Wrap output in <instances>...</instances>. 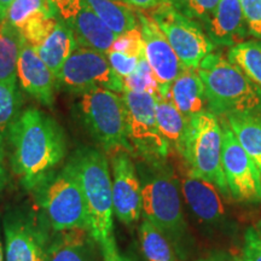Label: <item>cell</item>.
Returning <instances> with one entry per match:
<instances>
[{"label":"cell","instance_id":"30","mask_svg":"<svg viewBox=\"0 0 261 261\" xmlns=\"http://www.w3.org/2000/svg\"><path fill=\"white\" fill-rule=\"evenodd\" d=\"M123 87L126 91H130V92L150 93L152 96H159L158 81L146 61L145 55L140 57L136 70L129 76L123 79Z\"/></svg>","mask_w":261,"mask_h":261},{"label":"cell","instance_id":"14","mask_svg":"<svg viewBox=\"0 0 261 261\" xmlns=\"http://www.w3.org/2000/svg\"><path fill=\"white\" fill-rule=\"evenodd\" d=\"M137 14L144 41V55L158 81L159 96H169L171 85L177 79L184 65L154 19L142 12Z\"/></svg>","mask_w":261,"mask_h":261},{"label":"cell","instance_id":"40","mask_svg":"<svg viewBox=\"0 0 261 261\" xmlns=\"http://www.w3.org/2000/svg\"><path fill=\"white\" fill-rule=\"evenodd\" d=\"M197 261H236L233 256L228 255L226 253H214L211 255L202 257V259Z\"/></svg>","mask_w":261,"mask_h":261},{"label":"cell","instance_id":"17","mask_svg":"<svg viewBox=\"0 0 261 261\" xmlns=\"http://www.w3.org/2000/svg\"><path fill=\"white\" fill-rule=\"evenodd\" d=\"M17 76L19 85L25 92L44 106H54L56 77L39 57L34 47L27 42L22 46L18 57Z\"/></svg>","mask_w":261,"mask_h":261},{"label":"cell","instance_id":"3","mask_svg":"<svg viewBox=\"0 0 261 261\" xmlns=\"http://www.w3.org/2000/svg\"><path fill=\"white\" fill-rule=\"evenodd\" d=\"M79 179L90 219V234L99 246L114 236L112 173L106 155L93 148H81L69 159Z\"/></svg>","mask_w":261,"mask_h":261},{"label":"cell","instance_id":"27","mask_svg":"<svg viewBox=\"0 0 261 261\" xmlns=\"http://www.w3.org/2000/svg\"><path fill=\"white\" fill-rule=\"evenodd\" d=\"M227 58L261 90V40H248L230 47Z\"/></svg>","mask_w":261,"mask_h":261},{"label":"cell","instance_id":"9","mask_svg":"<svg viewBox=\"0 0 261 261\" xmlns=\"http://www.w3.org/2000/svg\"><path fill=\"white\" fill-rule=\"evenodd\" d=\"M126 104L128 139L135 155L146 163H165L169 152L156 121V96L123 91Z\"/></svg>","mask_w":261,"mask_h":261},{"label":"cell","instance_id":"33","mask_svg":"<svg viewBox=\"0 0 261 261\" xmlns=\"http://www.w3.org/2000/svg\"><path fill=\"white\" fill-rule=\"evenodd\" d=\"M250 35L261 40V0H240Z\"/></svg>","mask_w":261,"mask_h":261},{"label":"cell","instance_id":"1","mask_svg":"<svg viewBox=\"0 0 261 261\" xmlns=\"http://www.w3.org/2000/svg\"><path fill=\"white\" fill-rule=\"evenodd\" d=\"M6 142L11 149L12 172L27 190H33L55 172L67 154L63 128L37 108H28L19 114Z\"/></svg>","mask_w":261,"mask_h":261},{"label":"cell","instance_id":"7","mask_svg":"<svg viewBox=\"0 0 261 261\" xmlns=\"http://www.w3.org/2000/svg\"><path fill=\"white\" fill-rule=\"evenodd\" d=\"M79 109L85 127L106 151L125 150L135 156L123 96L106 89L91 90L81 94Z\"/></svg>","mask_w":261,"mask_h":261},{"label":"cell","instance_id":"15","mask_svg":"<svg viewBox=\"0 0 261 261\" xmlns=\"http://www.w3.org/2000/svg\"><path fill=\"white\" fill-rule=\"evenodd\" d=\"M5 261H47L48 236L37 223L11 217L4 223Z\"/></svg>","mask_w":261,"mask_h":261},{"label":"cell","instance_id":"25","mask_svg":"<svg viewBox=\"0 0 261 261\" xmlns=\"http://www.w3.org/2000/svg\"><path fill=\"white\" fill-rule=\"evenodd\" d=\"M24 39L6 18L0 19V81L17 83V63Z\"/></svg>","mask_w":261,"mask_h":261},{"label":"cell","instance_id":"31","mask_svg":"<svg viewBox=\"0 0 261 261\" xmlns=\"http://www.w3.org/2000/svg\"><path fill=\"white\" fill-rule=\"evenodd\" d=\"M58 19H60L58 17H48L44 14L37 15L29 19L23 28L19 29V33L27 44L37 48L54 32L58 23Z\"/></svg>","mask_w":261,"mask_h":261},{"label":"cell","instance_id":"21","mask_svg":"<svg viewBox=\"0 0 261 261\" xmlns=\"http://www.w3.org/2000/svg\"><path fill=\"white\" fill-rule=\"evenodd\" d=\"M224 119L255 163L261 178V108L254 112L227 115Z\"/></svg>","mask_w":261,"mask_h":261},{"label":"cell","instance_id":"38","mask_svg":"<svg viewBox=\"0 0 261 261\" xmlns=\"http://www.w3.org/2000/svg\"><path fill=\"white\" fill-rule=\"evenodd\" d=\"M8 181V171L5 163V140L0 137V192L5 188Z\"/></svg>","mask_w":261,"mask_h":261},{"label":"cell","instance_id":"32","mask_svg":"<svg viewBox=\"0 0 261 261\" xmlns=\"http://www.w3.org/2000/svg\"><path fill=\"white\" fill-rule=\"evenodd\" d=\"M109 51L121 52L129 56H144V41H143L139 25L121 35H117Z\"/></svg>","mask_w":261,"mask_h":261},{"label":"cell","instance_id":"24","mask_svg":"<svg viewBox=\"0 0 261 261\" xmlns=\"http://www.w3.org/2000/svg\"><path fill=\"white\" fill-rule=\"evenodd\" d=\"M92 11L110 31L121 35L138 27V14L125 0H86Z\"/></svg>","mask_w":261,"mask_h":261},{"label":"cell","instance_id":"42","mask_svg":"<svg viewBox=\"0 0 261 261\" xmlns=\"http://www.w3.org/2000/svg\"><path fill=\"white\" fill-rule=\"evenodd\" d=\"M0 261H5V249L3 247L2 240H0Z\"/></svg>","mask_w":261,"mask_h":261},{"label":"cell","instance_id":"35","mask_svg":"<svg viewBox=\"0 0 261 261\" xmlns=\"http://www.w3.org/2000/svg\"><path fill=\"white\" fill-rule=\"evenodd\" d=\"M181 11L189 17H197L205 19L210 16L213 10L217 8L219 0H181Z\"/></svg>","mask_w":261,"mask_h":261},{"label":"cell","instance_id":"23","mask_svg":"<svg viewBox=\"0 0 261 261\" xmlns=\"http://www.w3.org/2000/svg\"><path fill=\"white\" fill-rule=\"evenodd\" d=\"M155 112L156 121L163 138L167 140L169 148L172 146L180 155L184 145L188 119L179 112L171 96H156Z\"/></svg>","mask_w":261,"mask_h":261},{"label":"cell","instance_id":"41","mask_svg":"<svg viewBox=\"0 0 261 261\" xmlns=\"http://www.w3.org/2000/svg\"><path fill=\"white\" fill-rule=\"evenodd\" d=\"M14 2L15 0H0V19L6 18V14Z\"/></svg>","mask_w":261,"mask_h":261},{"label":"cell","instance_id":"26","mask_svg":"<svg viewBox=\"0 0 261 261\" xmlns=\"http://www.w3.org/2000/svg\"><path fill=\"white\" fill-rule=\"evenodd\" d=\"M139 240L143 254L148 261H177L171 241L154 224L145 219L139 227Z\"/></svg>","mask_w":261,"mask_h":261},{"label":"cell","instance_id":"10","mask_svg":"<svg viewBox=\"0 0 261 261\" xmlns=\"http://www.w3.org/2000/svg\"><path fill=\"white\" fill-rule=\"evenodd\" d=\"M58 87L83 94L94 89L123 93V79L110 65L106 54L77 45L56 77Z\"/></svg>","mask_w":261,"mask_h":261},{"label":"cell","instance_id":"19","mask_svg":"<svg viewBox=\"0 0 261 261\" xmlns=\"http://www.w3.org/2000/svg\"><path fill=\"white\" fill-rule=\"evenodd\" d=\"M173 103L187 119L207 110L204 87L196 69L184 67L169 90Z\"/></svg>","mask_w":261,"mask_h":261},{"label":"cell","instance_id":"6","mask_svg":"<svg viewBox=\"0 0 261 261\" xmlns=\"http://www.w3.org/2000/svg\"><path fill=\"white\" fill-rule=\"evenodd\" d=\"M223 130L217 115L210 110L188 119L184 145L180 156L189 173L213 184L224 196H230L221 163Z\"/></svg>","mask_w":261,"mask_h":261},{"label":"cell","instance_id":"36","mask_svg":"<svg viewBox=\"0 0 261 261\" xmlns=\"http://www.w3.org/2000/svg\"><path fill=\"white\" fill-rule=\"evenodd\" d=\"M242 261H261V233L253 227L248 228L244 233Z\"/></svg>","mask_w":261,"mask_h":261},{"label":"cell","instance_id":"34","mask_svg":"<svg viewBox=\"0 0 261 261\" xmlns=\"http://www.w3.org/2000/svg\"><path fill=\"white\" fill-rule=\"evenodd\" d=\"M107 57L114 71H115L120 77H122V79L129 76V75L136 70L138 62L140 60V57L129 56V55L121 54V52L116 51H109L107 54Z\"/></svg>","mask_w":261,"mask_h":261},{"label":"cell","instance_id":"5","mask_svg":"<svg viewBox=\"0 0 261 261\" xmlns=\"http://www.w3.org/2000/svg\"><path fill=\"white\" fill-rule=\"evenodd\" d=\"M35 200L55 232L81 228L90 232V219L79 179L68 161L33 189Z\"/></svg>","mask_w":261,"mask_h":261},{"label":"cell","instance_id":"29","mask_svg":"<svg viewBox=\"0 0 261 261\" xmlns=\"http://www.w3.org/2000/svg\"><path fill=\"white\" fill-rule=\"evenodd\" d=\"M21 104L22 99L17 89V83L0 81V137L5 142L8 140L12 123L21 114Z\"/></svg>","mask_w":261,"mask_h":261},{"label":"cell","instance_id":"11","mask_svg":"<svg viewBox=\"0 0 261 261\" xmlns=\"http://www.w3.org/2000/svg\"><path fill=\"white\" fill-rule=\"evenodd\" d=\"M221 163L230 196L238 202L260 203L261 178L255 163L241 145L226 120L221 121Z\"/></svg>","mask_w":261,"mask_h":261},{"label":"cell","instance_id":"37","mask_svg":"<svg viewBox=\"0 0 261 261\" xmlns=\"http://www.w3.org/2000/svg\"><path fill=\"white\" fill-rule=\"evenodd\" d=\"M103 254V261H130L128 257L123 256L120 254L117 249L115 237L112 236L100 246Z\"/></svg>","mask_w":261,"mask_h":261},{"label":"cell","instance_id":"18","mask_svg":"<svg viewBox=\"0 0 261 261\" xmlns=\"http://www.w3.org/2000/svg\"><path fill=\"white\" fill-rule=\"evenodd\" d=\"M181 191L190 210L202 223L210 225L223 223L224 204L219 190L213 184L188 173L181 180Z\"/></svg>","mask_w":261,"mask_h":261},{"label":"cell","instance_id":"39","mask_svg":"<svg viewBox=\"0 0 261 261\" xmlns=\"http://www.w3.org/2000/svg\"><path fill=\"white\" fill-rule=\"evenodd\" d=\"M127 4L138 10H150L156 5L161 4L165 0H125Z\"/></svg>","mask_w":261,"mask_h":261},{"label":"cell","instance_id":"20","mask_svg":"<svg viewBox=\"0 0 261 261\" xmlns=\"http://www.w3.org/2000/svg\"><path fill=\"white\" fill-rule=\"evenodd\" d=\"M76 47L77 41L74 37V33L60 18L54 32L48 35L40 46L34 50L37 51L42 62L47 65L55 77H57L65 61L69 58Z\"/></svg>","mask_w":261,"mask_h":261},{"label":"cell","instance_id":"28","mask_svg":"<svg viewBox=\"0 0 261 261\" xmlns=\"http://www.w3.org/2000/svg\"><path fill=\"white\" fill-rule=\"evenodd\" d=\"M40 14L58 17L54 0H15L6 14V19L19 31L29 19Z\"/></svg>","mask_w":261,"mask_h":261},{"label":"cell","instance_id":"2","mask_svg":"<svg viewBox=\"0 0 261 261\" xmlns=\"http://www.w3.org/2000/svg\"><path fill=\"white\" fill-rule=\"evenodd\" d=\"M196 71L203 83L207 109L214 115L226 117L261 108V90L220 54L208 55Z\"/></svg>","mask_w":261,"mask_h":261},{"label":"cell","instance_id":"13","mask_svg":"<svg viewBox=\"0 0 261 261\" xmlns=\"http://www.w3.org/2000/svg\"><path fill=\"white\" fill-rule=\"evenodd\" d=\"M57 15L74 33L77 45L108 54L117 38L92 11L86 0H54Z\"/></svg>","mask_w":261,"mask_h":261},{"label":"cell","instance_id":"8","mask_svg":"<svg viewBox=\"0 0 261 261\" xmlns=\"http://www.w3.org/2000/svg\"><path fill=\"white\" fill-rule=\"evenodd\" d=\"M149 16L166 35L184 67L197 69L201 62L214 50L213 42L200 24L178 9L172 0L156 5Z\"/></svg>","mask_w":261,"mask_h":261},{"label":"cell","instance_id":"22","mask_svg":"<svg viewBox=\"0 0 261 261\" xmlns=\"http://www.w3.org/2000/svg\"><path fill=\"white\" fill-rule=\"evenodd\" d=\"M89 231L75 228L57 232L48 244L47 261H92Z\"/></svg>","mask_w":261,"mask_h":261},{"label":"cell","instance_id":"16","mask_svg":"<svg viewBox=\"0 0 261 261\" xmlns=\"http://www.w3.org/2000/svg\"><path fill=\"white\" fill-rule=\"evenodd\" d=\"M203 21L205 34L214 46L232 47L244 41L249 33L240 0H219Z\"/></svg>","mask_w":261,"mask_h":261},{"label":"cell","instance_id":"12","mask_svg":"<svg viewBox=\"0 0 261 261\" xmlns=\"http://www.w3.org/2000/svg\"><path fill=\"white\" fill-rule=\"evenodd\" d=\"M130 156L125 150H117L110 159L114 213L127 226L142 215V185Z\"/></svg>","mask_w":261,"mask_h":261},{"label":"cell","instance_id":"4","mask_svg":"<svg viewBox=\"0 0 261 261\" xmlns=\"http://www.w3.org/2000/svg\"><path fill=\"white\" fill-rule=\"evenodd\" d=\"M142 185V214L172 243H180L187 233L180 192L174 174L165 163L139 166Z\"/></svg>","mask_w":261,"mask_h":261}]
</instances>
